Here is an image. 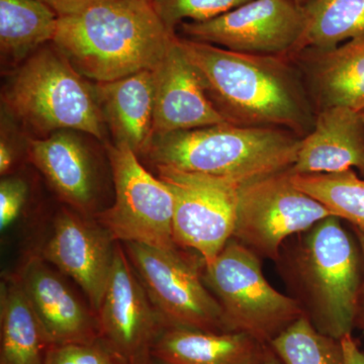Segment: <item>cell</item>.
Here are the masks:
<instances>
[{
  "label": "cell",
  "mask_w": 364,
  "mask_h": 364,
  "mask_svg": "<svg viewBox=\"0 0 364 364\" xmlns=\"http://www.w3.org/2000/svg\"><path fill=\"white\" fill-rule=\"evenodd\" d=\"M330 215L324 205L294 186L287 169L240 183L232 238L277 262L287 238Z\"/></svg>",
  "instance_id": "9"
},
{
  "label": "cell",
  "mask_w": 364,
  "mask_h": 364,
  "mask_svg": "<svg viewBox=\"0 0 364 364\" xmlns=\"http://www.w3.org/2000/svg\"><path fill=\"white\" fill-rule=\"evenodd\" d=\"M344 353V364H364V352L360 350L352 334L341 339Z\"/></svg>",
  "instance_id": "30"
},
{
  "label": "cell",
  "mask_w": 364,
  "mask_h": 364,
  "mask_svg": "<svg viewBox=\"0 0 364 364\" xmlns=\"http://www.w3.org/2000/svg\"><path fill=\"white\" fill-rule=\"evenodd\" d=\"M25 179L6 176L0 181V231L4 234L20 219L28 200Z\"/></svg>",
  "instance_id": "28"
},
{
  "label": "cell",
  "mask_w": 364,
  "mask_h": 364,
  "mask_svg": "<svg viewBox=\"0 0 364 364\" xmlns=\"http://www.w3.org/2000/svg\"><path fill=\"white\" fill-rule=\"evenodd\" d=\"M2 102L37 138L78 131L104 140L105 123L93 85L53 43L16 67L4 86Z\"/></svg>",
  "instance_id": "5"
},
{
  "label": "cell",
  "mask_w": 364,
  "mask_h": 364,
  "mask_svg": "<svg viewBox=\"0 0 364 364\" xmlns=\"http://www.w3.org/2000/svg\"><path fill=\"white\" fill-rule=\"evenodd\" d=\"M364 167V124L360 112L344 107L317 112L312 131L301 138L291 174L338 173Z\"/></svg>",
  "instance_id": "17"
},
{
  "label": "cell",
  "mask_w": 364,
  "mask_h": 364,
  "mask_svg": "<svg viewBox=\"0 0 364 364\" xmlns=\"http://www.w3.org/2000/svg\"><path fill=\"white\" fill-rule=\"evenodd\" d=\"M123 244L144 289L166 326L225 332L221 306L203 282L205 260L182 248Z\"/></svg>",
  "instance_id": "7"
},
{
  "label": "cell",
  "mask_w": 364,
  "mask_h": 364,
  "mask_svg": "<svg viewBox=\"0 0 364 364\" xmlns=\"http://www.w3.org/2000/svg\"><path fill=\"white\" fill-rule=\"evenodd\" d=\"M294 186L364 234V178L353 169L338 173L291 174Z\"/></svg>",
  "instance_id": "24"
},
{
  "label": "cell",
  "mask_w": 364,
  "mask_h": 364,
  "mask_svg": "<svg viewBox=\"0 0 364 364\" xmlns=\"http://www.w3.org/2000/svg\"><path fill=\"white\" fill-rule=\"evenodd\" d=\"M59 16L42 0H0V53L2 63L20 66L52 43Z\"/></svg>",
  "instance_id": "22"
},
{
  "label": "cell",
  "mask_w": 364,
  "mask_h": 364,
  "mask_svg": "<svg viewBox=\"0 0 364 364\" xmlns=\"http://www.w3.org/2000/svg\"><path fill=\"white\" fill-rule=\"evenodd\" d=\"M267 346L244 333L165 326L151 353L169 364H261Z\"/></svg>",
  "instance_id": "20"
},
{
  "label": "cell",
  "mask_w": 364,
  "mask_h": 364,
  "mask_svg": "<svg viewBox=\"0 0 364 364\" xmlns=\"http://www.w3.org/2000/svg\"><path fill=\"white\" fill-rule=\"evenodd\" d=\"M26 153L66 207L90 218L100 212L95 162L73 133L59 131L44 138H28Z\"/></svg>",
  "instance_id": "16"
},
{
  "label": "cell",
  "mask_w": 364,
  "mask_h": 364,
  "mask_svg": "<svg viewBox=\"0 0 364 364\" xmlns=\"http://www.w3.org/2000/svg\"><path fill=\"white\" fill-rule=\"evenodd\" d=\"M130 364H169L165 363L164 360L157 358V356L153 355L152 353L148 354V355L144 356V358H141L136 359V360L133 361V363H130Z\"/></svg>",
  "instance_id": "34"
},
{
  "label": "cell",
  "mask_w": 364,
  "mask_h": 364,
  "mask_svg": "<svg viewBox=\"0 0 364 364\" xmlns=\"http://www.w3.org/2000/svg\"><path fill=\"white\" fill-rule=\"evenodd\" d=\"M174 37L154 72L153 138L229 124L208 98L202 78Z\"/></svg>",
  "instance_id": "15"
},
{
  "label": "cell",
  "mask_w": 364,
  "mask_h": 364,
  "mask_svg": "<svg viewBox=\"0 0 364 364\" xmlns=\"http://www.w3.org/2000/svg\"><path fill=\"white\" fill-rule=\"evenodd\" d=\"M203 277L221 306L225 332L244 333L268 345L305 316L296 299L268 282L259 256L233 238L205 263Z\"/></svg>",
  "instance_id": "6"
},
{
  "label": "cell",
  "mask_w": 364,
  "mask_h": 364,
  "mask_svg": "<svg viewBox=\"0 0 364 364\" xmlns=\"http://www.w3.org/2000/svg\"><path fill=\"white\" fill-rule=\"evenodd\" d=\"M360 112V117H361V119H363V124H364V109H363V111L361 112ZM361 174H363V177L364 178V167H363V169L361 170Z\"/></svg>",
  "instance_id": "36"
},
{
  "label": "cell",
  "mask_w": 364,
  "mask_h": 364,
  "mask_svg": "<svg viewBox=\"0 0 364 364\" xmlns=\"http://www.w3.org/2000/svg\"><path fill=\"white\" fill-rule=\"evenodd\" d=\"M205 92L227 123L286 129L301 138L317 111L296 62L289 56L247 54L178 37Z\"/></svg>",
  "instance_id": "1"
},
{
  "label": "cell",
  "mask_w": 364,
  "mask_h": 364,
  "mask_svg": "<svg viewBox=\"0 0 364 364\" xmlns=\"http://www.w3.org/2000/svg\"><path fill=\"white\" fill-rule=\"evenodd\" d=\"M114 246L116 241L95 218L63 207L33 253L74 280L97 313L111 274Z\"/></svg>",
  "instance_id": "12"
},
{
  "label": "cell",
  "mask_w": 364,
  "mask_h": 364,
  "mask_svg": "<svg viewBox=\"0 0 364 364\" xmlns=\"http://www.w3.org/2000/svg\"><path fill=\"white\" fill-rule=\"evenodd\" d=\"M305 11V32L298 53L329 51L364 37V0H312Z\"/></svg>",
  "instance_id": "23"
},
{
  "label": "cell",
  "mask_w": 364,
  "mask_h": 364,
  "mask_svg": "<svg viewBox=\"0 0 364 364\" xmlns=\"http://www.w3.org/2000/svg\"><path fill=\"white\" fill-rule=\"evenodd\" d=\"M294 1H296V4H299V6H305L309 4V2L312 1V0H294Z\"/></svg>",
  "instance_id": "35"
},
{
  "label": "cell",
  "mask_w": 364,
  "mask_h": 364,
  "mask_svg": "<svg viewBox=\"0 0 364 364\" xmlns=\"http://www.w3.org/2000/svg\"><path fill=\"white\" fill-rule=\"evenodd\" d=\"M48 6L51 7L59 16H70L78 14L93 6L109 0H42Z\"/></svg>",
  "instance_id": "29"
},
{
  "label": "cell",
  "mask_w": 364,
  "mask_h": 364,
  "mask_svg": "<svg viewBox=\"0 0 364 364\" xmlns=\"http://www.w3.org/2000/svg\"><path fill=\"white\" fill-rule=\"evenodd\" d=\"M158 177L173 196V240L212 262L233 236L240 182L170 168Z\"/></svg>",
  "instance_id": "10"
},
{
  "label": "cell",
  "mask_w": 364,
  "mask_h": 364,
  "mask_svg": "<svg viewBox=\"0 0 364 364\" xmlns=\"http://www.w3.org/2000/svg\"><path fill=\"white\" fill-rule=\"evenodd\" d=\"M251 0H152L157 14L171 32L184 21H205Z\"/></svg>",
  "instance_id": "26"
},
{
  "label": "cell",
  "mask_w": 364,
  "mask_h": 364,
  "mask_svg": "<svg viewBox=\"0 0 364 364\" xmlns=\"http://www.w3.org/2000/svg\"><path fill=\"white\" fill-rule=\"evenodd\" d=\"M299 235L282 246L280 274L314 327L341 340L355 328L364 277L360 246L334 215Z\"/></svg>",
  "instance_id": "3"
},
{
  "label": "cell",
  "mask_w": 364,
  "mask_h": 364,
  "mask_svg": "<svg viewBox=\"0 0 364 364\" xmlns=\"http://www.w3.org/2000/svg\"><path fill=\"white\" fill-rule=\"evenodd\" d=\"M261 364H284L282 360L277 358V354L273 352L269 346L265 347L264 355H263L262 363Z\"/></svg>",
  "instance_id": "33"
},
{
  "label": "cell",
  "mask_w": 364,
  "mask_h": 364,
  "mask_svg": "<svg viewBox=\"0 0 364 364\" xmlns=\"http://www.w3.org/2000/svg\"><path fill=\"white\" fill-rule=\"evenodd\" d=\"M114 200L95 219L116 242L174 248L173 196L168 186L141 164L128 146H107Z\"/></svg>",
  "instance_id": "8"
},
{
  "label": "cell",
  "mask_w": 364,
  "mask_h": 364,
  "mask_svg": "<svg viewBox=\"0 0 364 364\" xmlns=\"http://www.w3.org/2000/svg\"><path fill=\"white\" fill-rule=\"evenodd\" d=\"M299 67L317 112L332 107L364 109V37L329 51L303 50Z\"/></svg>",
  "instance_id": "18"
},
{
  "label": "cell",
  "mask_w": 364,
  "mask_h": 364,
  "mask_svg": "<svg viewBox=\"0 0 364 364\" xmlns=\"http://www.w3.org/2000/svg\"><path fill=\"white\" fill-rule=\"evenodd\" d=\"M16 163V151L11 144L2 135L0 141V174L6 176L11 173Z\"/></svg>",
  "instance_id": "31"
},
{
  "label": "cell",
  "mask_w": 364,
  "mask_h": 364,
  "mask_svg": "<svg viewBox=\"0 0 364 364\" xmlns=\"http://www.w3.org/2000/svg\"><path fill=\"white\" fill-rule=\"evenodd\" d=\"M45 364H130L102 338L92 343L50 345Z\"/></svg>",
  "instance_id": "27"
},
{
  "label": "cell",
  "mask_w": 364,
  "mask_h": 364,
  "mask_svg": "<svg viewBox=\"0 0 364 364\" xmlns=\"http://www.w3.org/2000/svg\"><path fill=\"white\" fill-rule=\"evenodd\" d=\"M301 138L286 129L215 124L156 136L143 157L170 168L245 182L291 168Z\"/></svg>",
  "instance_id": "4"
},
{
  "label": "cell",
  "mask_w": 364,
  "mask_h": 364,
  "mask_svg": "<svg viewBox=\"0 0 364 364\" xmlns=\"http://www.w3.org/2000/svg\"><path fill=\"white\" fill-rule=\"evenodd\" d=\"M98 107L114 143L143 156L153 139L154 72L144 70L109 82L93 85Z\"/></svg>",
  "instance_id": "19"
},
{
  "label": "cell",
  "mask_w": 364,
  "mask_h": 364,
  "mask_svg": "<svg viewBox=\"0 0 364 364\" xmlns=\"http://www.w3.org/2000/svg\"><path fill=\"white\" fill-rule=\"evenodd\" d=\"M50 343L18 275L0 284V364H45Z\"/></svg>",
  "instance_id": "21"
},
{
  "label": "cell",
  "mask_w": 364,
  "mask_h": 364,
  "mask_svg": "<svg viewBox=\"0 0 364 364\" xmlns=\"http://www.w3.org/2000/svg\"><path fill=\"white\" fill-rule=\"evenodd\" d=\"M176 36L152 0H109L59 16L52 43L83 77L109 82L155 70Z\"/></svg>",
  "instance_id": "2"
},
{
  "label": "cell",
  "mask_w": 364,
  "mask_h": 364,
  "mask_svg": "<svg viewBox=\"0 0 364 364\" xmlns=\"http://www.w3.org/2000/svg\"><path fill=\"white\" fill-rule=\"evenodd\" d=\"M184 38L247 54L294 56L306 28L305 6L294 0H251L205 21H184Z\"/></svg>",
  "instance_id": "11"
},
{
  "label": "cell",
  "mask_w": 364,
  "mask_h": 364,
  "mask_svg": "<svg viewBox=\"0 0 364 364\" xmlns=\"http://www.w3.org/2000/svg\"><path fill=\"white\" fill-rule=\"evenodd\" d=\"M354 231H355L356 237H358L359 246H360L364 261V234L356 231V230H354ZM355 327H358L364 334V277L363 286H361L360 289V294H359L358 312H356L355 318Z\"/></svg>",
  "instance_id": "32"
},
{
  "label": "cell",
  "mask_w": 364,
  "mask_h": 364,
  "mask_svg": "<svg viewBox=\"0 0 364 364\" xmlns=\"http://www.w3.org/2000/svg\"><path fill=\"white\" fill-rule=\"evenodd\" d=\"M284 364H344L341 340L322 334L303 316L268 344Z\"/></svg>",
  "instance_id": "25"
},
{
  "label": "cell",
  "mask_w": 364,
  "mask_h": 364,
  "mask_svg": "<svg viewBox=\"0 0 364 364\" xmlns=\"http://www.w3.org/2000/svg\"><path fill=\"white\" fill-rule=\"evenodd\" d=\"M16 275L51 345L87 344L102 338L97 313L79 298L64 274L38 254H28Z\"/></svg>",
  "instance_id": "14"
},
{
  "label": "cell",
  "mask_w": 364,
  "mask_h": 364,
  "mask_svg": "<svg viewBox=\"0 0 364 364\" xmlns=\"http://www.w3.org/2000/svg\"><path fill=\"white\" fill-rule=\"evenodd\" d=\"M97 315L102 338L129 363L150 354L166 326L121 242L114 246L111 274Z\"/></svg>",
  "instance_id": "13"
}]
</instances>
